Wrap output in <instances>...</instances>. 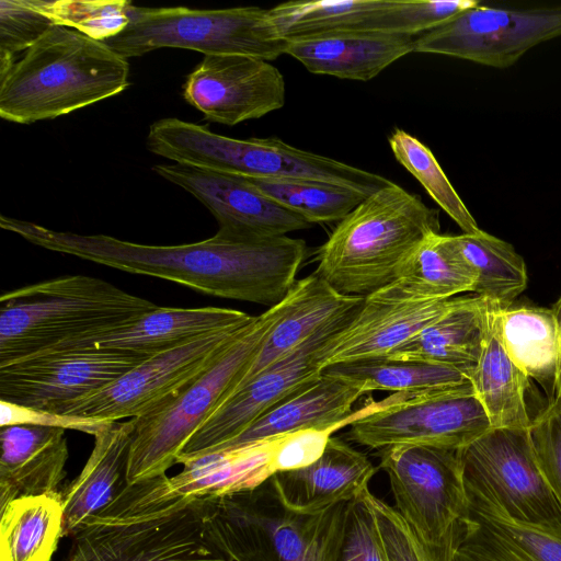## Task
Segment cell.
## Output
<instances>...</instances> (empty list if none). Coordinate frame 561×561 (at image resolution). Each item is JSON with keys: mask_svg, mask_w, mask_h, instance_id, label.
Returning <instances> with one entry per match:
<instances>
[{"mask_svg": "<svg viewBox=\"0 0 561 561\" xmlns=\"http://www.w3.org/2000/svg\"><path fill=\"white\" fill-rule=\"evenodd\" d=\"M0 227L49 251L268 308L286 297L308 255L305 240L287 236L232 238L216 232L194 243L149 245L106 234L57 231L4 215Z\"/></svg>", "mask_w": 561, "mask_h": 561, "instance_id": "obj_1", "label": "cell"}, {"mask_svg": "<svg viewBox=\"0 0 561 561\" xmlns=\"http://www.w3.org/2000/svg\"><path fill=\"white\" fill-rule=\"evenodd\" d=\"M129 64L105 43L53 25L0 78V116L32 124L115 96L129 85Z\"/></svg>", "mask_w": 561, "mask_h": 561, "instance_id": "obj_2", "label": "cell"}, {"mask_svg": "<svg viewBox=\"0 0 561 561\" xmlns=\"http://www.w3.org/2000/svg\"><path fill=\"white\" fill-rule=\"evenodd\" d=\"M440 232L439 213L390 182L340 220L317 253L314 271L343 295L388 285L422 242Z\"/></svg>", "mask_w": 561, "mask_h": 561, "instance_id": "obj_3", "label": "cell"}, {"mask_svg": "<svg viewBox=\"0 0 561 561\" xmlns=\"http://www.w3.org/2000/svg\"><path fill=\"white\" fill-rule=\"evenodd\" d=\"M159 307L101 278L68 275L0 297V367L60 343L107 333Z\"/></svg>", "mask_w": 561, "mask_h": 561, "instance_id": "obj_4", "label": "cell"}, {"mask_svg": "<svg viewBox=\"0 0 561 561\" xmlns=\"http://www.w3.org/2000/svg\"><path fill=\"white\" fill-rule=\"evenodd\" d=\"M348 502L320 513L288 507L272 479L202 503L207 538L228 561H337Z\"/></svg>", "mask_w": 561, "mask_h": 561, "instance_id": "obj_5", "label": "cell"}, {"mask_svg": "<svg viewBox=\"0 0 561 561\" xmlns=\"http://www.w3.org/2000/svg\"><path fill=\"white\" fill-rule=\"evenodd\" d=\"M150 152L203 170L242 178L324 182L365 196L391 181L335 159L272 138L238 139L175 117L154 122L147 136Z\"/></svg>", "mask_w": 561, "mask_h": 561, "instance_id": "obj_6", "label": "cell"}, {"mask_svg": "<svg viewBox=\"0 0 561 561\" xmlns=\"http://www.w3.org/2000/svg\"><path fill=\"white\" fill-rule=\"evenodd\" d=\"M285 298L255 317L216 362L156 410L135 419L128 485L165 474L202 424L230 397L283 314Z\"/></svg>", "mask_w": 561, "mask_h": 561, "instance_id": "obj_7", "label": "cell"}, {"mask_svg": "<svg viewBox=\"0 0 561 561\" xmlns=\"http://www.w3.org/2000/svg\"><path fill=\"white\" fill-rule=\"evenodd\" d=\"M127 14L125 30L103 42L126 59L173 47L205 56L242 55L272 61L287 47L270 20L268 9L259 7L199 10L131 4Z\"/></svg>", "mask_w": 561, "mask_h": 561, "instance_id": "obj_8", "label": "cell"}, {"mask_svg": "<svg viewBox=\"0 0 561 561\" xmlns=\"http://www.w3.org/2000/svg\"><path fill=\"white\" fill-rule=\"evenodd\" d=\"M289 434L214 450L181 460L183 470L128 485L90 525L141 522L188 504L253 489L277 472L276 454ZM82 527V528H83Z\"/></svg>", "mask_w": 561, "mask_h": 561, "instance_id": "obj_9", "label": "cell"}, {"mask_svg": "<svg viewBox=\"0 0 561 561\" xmlns=\"http://www.w3.org/2000/svg\"><path fill=\"white\" fill-rule=\"evenodd\" d=\"M348 425L350 439L378 450L397 445L461 449L492 428L471 381L393 393L355 412Z\"/></svg>", "mask_w": 561, "mask_h": 561, "instance_id": "obj_10", "label": "cell"}, {"mask_svg": "<svg viewBox=\"0 0 561 561\" xmlns=\"http://www.w3.org/2000/svg\"><path fill=\"white\" fill-rule=\"evenodd\" d=\"M459 454L469 500L517 522L561 524V506L539 468L529 430L491 428Z\"/></svg>", "mask_w": 561, "mask_h": 561, "instance_id": "obj_11", "label": "cell"}, {"mask_svg": "<svg viewBox=\"0 0 561 561\" xmlns=\"http://www.w3.org/2000/svg\"><path fill=\"white\" fill-rule=\"evenodd\" d=\"M459 450L428 445L379 450L394 508L430 543H444L468 512Z\"/></svg>", "mask_w": 561, "mask_h": 561, "instance_id": "obj_12", "label": "cell"}, {"mask_svg": "<svg viewBox=\"0 0 561 561\" xmlns=\"http://www.w3.org/2000/svg\"><path fill=\"white\" fill-rule=\"evenodd\" d=\"M362 305L319 329L289 355L232 393L190 438L176 463L220 449L266 411L316 380L322 374L329 348Z\"/></svg>", "mask_w": 561, "mask_h": 561, "instance_id": "obj_13", "label": "cell"}, {"mask_svg": "<svg viewBox=\"0 0 561 561\" xmlns=\"http://www.w3.org/2000/svg\"><path fill=\"white\" fill-rule=\"evenodd\" d=\"M245 328L208 334L153 354L101 389L64 405L59 413L108 421L140 417L206 371Z\"/></svg>", "mask_w": 561, "mask_h": 561, "instance_id": "obj_14", "label": "cell"}, {"mask_svg": "<svg viewBox=\"0 0 561 561\" xmlns=\"http://www.w3.org/2000/svg\"><path fill=\"white\" fill-rule=\"evenodd\" d=\"M561 36V7L504 9L482 4L415 36L413 53L451 56L505 69L533 47Z\"/></svg>", "mask_w": 561, "mask_h": 561, "instance_id": "obj_15", "label": "cell"}, {"mask_svg": "<svg viewBox=\"0 0 561 561\" xmlns=\"http://www.w3.org/2000/svg\"><path fill=\"white\" fill-rule=\"evenodd\" d=\"M202 503L136 523L85 526L72 536L66 561H228L206 536Z\"/></svg>", "mask_w": 561, "mask_h": 561, "instance_id": "obj_16", "label": "cell"}, {"mask_svg": "<svg viewBox=\"0 0 561 561\" xmlns=\"http://www.w3.org/2000/svg\"><path fill=\"white\" fill-rule=\"evenodd\" d=\"M149 356L110 350L35 355L0 367V400L59 410L90 394Z\"/></svg>", "mask_w": 561, "mask_h": 561, "instance_id": "obj_17", "label": "cell"}, {"mask_svg": "<svg viewBox=\"0 0 561 561\" xmlns=\"http://www.w3.org/2000/svg\"><path fill=\"white\" fill-rule=\"evenodd\" d=\"M182 94L205 119L233 126L282 108L286 84L282 72L267 60L210 55L187 76Z\"/></svg>", "mask_w": 561, "mask_h": 561, "instance_id": "obj_18", "label": "cell"}, {"mask_svg": "<svg viewBox=\"0 0 561 561\" xmlns=\"http://www.w3.org/2000/svg\"><path fill=\"white\" fill-rule=\"evenodd\" d=\"M152 170L197 198L216 218L217 233L232 238H272L312 225L283 207L242 176L180 163L157 164Z\"/></svg>", "mask_w": 561, "mask_h": 561, "instance_id": "obj_19", "label": "cell"}, {"mask_svg": "<svg viewBox=\"0 0 561 561\" xmlns=\"http://www.w3.org/2000/svg\"><path fill=\"white\" fill-rule=\"evenodd\" d=\"M254 319L255 317L243 311L229 308L159 306L117 330L67 341L36 355L83 350H110L151 356L208 334L245 328Z\"/></svg>", "mask_w": 561, "mask_h": 561, "instance_id": "obj_20", "label": "cell"}, {"mask_svg": "<svg viewBox=\"0 0 561 561\" xmlns=\"http://www.w3.org/2000/svg\"><path fill=\"white\" fill-rule=\"evenodd\" d=\"M453 298L407 300L381 289L366 296L353 320L329 348L323 368L386 357L436 320Z\"/></svg>", "mask_w": 561, "mask_h": 561, "instance_id": "obj_21", "label": "cell"}, {"mask_svg": "<svg viewBox=\"0 0 561 561\" xmlns=\"http://www.w3.org/2000/svg\"><path fill=\"white\" fill-rule=\"evenodd\" d=\"M453 561H561V524L517 522L468 499Z\"/></svg>", "mask_w": 561, "mask_h": 561, "instance_id": "obj_22", "label": "cell"}, {"mask_svg": "<svg viewBox=\"0 0 561 561\" xmlns=\"http://www.w3.org/2000/svg\"><path fill=\"white\" fill-rule=\"evenodd\" d=\"M376 471L365 454L331 436L316 461L278 471L271 479L288 507L312 514L357 499Z\"/></svg>", "mask_w": 561, "mask_h": 561, "instance_id": "obj_23", "label": "cell"}, {"mask_svg": "<svg viewBox=\"0 0 561 561\" xmlns=\"http://www.w3.org/2000/svg\"><path fill=\"white\" fill-rule=\"evenodd\" d=\"M500 308L478 295L454 297L436 320L386 357L451 366L470 376L481 358Z\"/></svg>", "mask_w": 561, "mask_h": 561, "instance_id": "obj_24", "label": "cell"}, {"mask_svg": "<svg viewBox=\"0 0 561 561\" xmlns=\"http://www.w3.org/2000/svg\"><path fill=\"white\" fill-rule=\"evenodd\" d=\"M413 36L352 31L287 42L285 54L316 75L369 81L413 53Z\"/></svg>", "mask_w": 561, "mask_h": 561, "instance_id": "obj_25", "label": "cell"}, {"mask_svg": "<svg viewBox=\"0 0 561 561\" xmlns=\"http://www.w3.org/2000/svg\"><path fill=\"white\" fill-rule=\"evenodd\" d=\"M364 300L365 297L339 293L314 272L297 279L285 297L283 314L232 393L268 366L289 355L319 329L358 307Z\"/></svg>", "mask_w": 561, "mask_h": 561, "instance_id": "obj_26", "label": "cell"}, {"mask_svg": "<svg viewBox=\"0 0 561 561\" xmlns=\"http://www.w3.org/2000/svg\"><path fill=\"white\" fill-rule=\"evenodd\" d=\"M364 394L366 392L362 386L322 373L262 414L220 449L305 430L335 432L350 424L354 416L352 408Z\"/></svg>", "mask_w": 561, "mask_h": 561, "instance_id": "obj_27", "label": "cell"}, {"mask_svg": "<svg viewBox=\"0 0 561 561\" xmlns=\"http://www.w3.org/2000/svg\"><path fill=\"white\" fill-rule=\"evenodd\" d=\"M134 430L135 419L115 421L94 436L83 469L61 492L64 536L78 533L128 486L127 463Z\"/></svg>", "mask_w": 561, "mask_h": 561, "instance_id": "obj_28", "label": "cell"}, {"mask_svg": "<svg viewBox=\"0 0 561 561\" xmlns=\"http://www.w3.org/2000/svg\"><path fill=\"white\" fill-rule=\"evenodd\" d=\"M496 332L512 362L554 401L559 374V334L551 308L512 305L496 313Z\"/></svg>", "mask_w": 561, "mask_h": 561, "instance_id": "obj_29", "label": "cell"}, {"mask_svg": "<svg viewBox=\"0 0 561 561\" xmlns=\"http://www.w3.org/2000/svg\"><path fill=\"white\" fill-rule=\"evenodd\" d=\"M476 275L450 234L434 233L405 261L396 279L381 288L407 300L449 299L473 293Z\"/></svg>", "mask_w": 561, "mask_h": 561, "instance_id": "obj_30", "label": "cell"}, {"mask_svg": "<svg viewBox=\"0 0 561 561\" xmlns=\"http://www.w3.org/2000/svg\"><path fill=\"white\" fill-rule=\"evenodd\" d=\"M496 313L492 333L469 379L492 428L529 430L535 420L528 400L531 379L504 351L496 332Z\"/></svg>", "mask_w": 561, "mask_h": 561, "instance_id": "obj_31", "label": "cell"}, {"mask_svg": "<svg viewBox=\"0 0 561 561\" xmlns=\"http://www.w3.org/2000/svg\"><path fill=\"white\" fill-rule=\"evenodd\" d=\"M0 513V561L51 560L64 537L61 492L18 496Z\"/></svg>", "mask_w": 561, "mask_h": 561, "instance_id": "obj_32", "label": "cell"}, {"mask_svg": "<svg viewBox=\"0 0 561 561\" xmlns=\"http://www.w3.org/2000/svg\"><path fill=\"white\" fill-rule=\"evenodd\" d=\"M322 373L359 385L365 392L417 394L470 381L469 373L451 366L416 360L369 358L327 366Z\"/></svg>", "mask_w": 561, "mask_h": 561, "instance_id": "obj_33", "label": "cell"}, {"mask_svg": "<svg viewBox=\"0 0 561 561\" xmlns=\"http://www.w3.org/2000/svg\"><path fill=\"white\" fill-rule=\"evenodd\" d=\"M453 238L460 254L474 272L473 293L502 308L514 305L528 283L525 261L514 247L483 230Z\"/></svg>", "mask_w": 561, "mask_h": 561, "instance_id": "obj_34", "label": "cell"}, {"mask_svg": "<svg viewBox=\"0 0 561 561\" xmlns=\"http://www.w3.org/2000/svg\"><path fill=\"white\" fill-rule=\"evenodd\" d=\"M387 1H288L268 9V15L278 36L291 42L330 33L364 31L370 18Z\"/></svg>", "mask_w": 561, "mask_h": 561, "instance_id": "obj_35", "label": "cell"}, {"mask_svg": "<svg viewBox=\"0 0 561 561\" xmlns=\"http://www.w3.org/2000/svg\"><path fill=\"white\" fill-rule=\"evenodd\" d=\"M283 207L311 225L342 220L367 196L340 185L287 179L244 178Z\"/></svg>", "mask_w": 561, "mask_h": 561, "instance_id": "obj_36", "label": "cell"}, {"mask_svg": "<svg viewBox=\"0 0 561 561\" xmlns=\"http://www.w3.org/2000/svg\"><path fill=\"white\" fill-rule=\"evenodd\" d=\"M388 142L396 160L421 183L462 233L481 230L427 146L403 129L393 130Z\"/></svg>", "mask_w": 561, "mask_h": 561, "instance_id": "obj_37", "label": "cell"}, {"mask_svg": "<svg viewBox=\"0 0 561 561\" xmlns=\"http://www.w3.org/2000/svg\"><path fill=\"white\" fill-rule=\"evenodd\" d=\"M68 456L64 435L12 463L0 466V510L21 495L57 492L66 477Z\"/></svg>", "mask_w": 561, "mask_h": 561, "instance_id": "obj_38", "label": "cell"}, {"mask_svg": "<svg viewBox=\"0 0 561 561\" xmlns=\"http://www.w3.org/2000/svg\"><path fill=\"white\" fill-rule=\"evenodd\" d=\"M365 496L374 511L388 561H453L459 525L442 545L425 541L400 513L369 489Z\"/></svg>", "mask_w": 561, "mask_h": 561, "instance_id": "obj_39", "label": "cell"}, {"mask_svg": "<svg viewBox=\"0 0 561 561\" xmlns=\"http://www.w3.org/2000/svg\"><path fill=\"white\" fill-rule=\"evenodd\" d=\"M479 3L477 0H388L364 31L415 37Z\"/></svg>", "mask_w": 561, "mask_h": 561, "instance_id": "obj_40", "label": "cell"}, {"mask_svg": "<svg viewBox=\"0 0 561 561\" xmlns=\"http://www.w3.org/2000/svg\"><path fill=\"white\" fill-rule=\"evenodd\" d=\"M55 25L82 33L99 42L118 35L129 23L127 0H41Z\"/></svg>", "mask_w": 561, "mask_h": 561, "instance_id": "obj_41", "label": "cell"}, {"mask_svg": "<svg viewBox=\"0 0 561 561\" xmlns=\"http://www.w3.org/2000/svg\"><path fill=\"white\" fill-rule=\"evenodd\" d=\"M53 25L41 0H1L0 78L14 65V55L28 49Z\"/></svg>", "mask_w": 561, "mask_h": 561, "instance_id": "obj_42", "label": "cell"}, {"mask_svg": "<svg viewBox=\"0 0 561 561\" xmlns=\"http://www.w3.org/2000/svg\"><path fill=\"white\" fill-rule=\"evenodd\" d=\"M364 492L348 502L337 561H388L374 511Z\"/></svg>", "mask_w": 561, "mask_h": 561, "instance_id": "obj_43", "label": "cell"}, {"mask_svg": "<svg viewBox=\"0 0 561 561\" xmlns=\"http://www.w3.org/2000/svg\"><path fill=\"white\" fill-rule=\"evenodd\" d=\"M529 435L539 468L561 506V402L554 399L535 417Z\"/></svg>", "mask_w": 561, "mask_h": 561, "instance_id": "obj_44", "label": "cell"}, {"mask_svg": "<svg viewBox=\"0 0 561 561\" xmlns=\"http://www.w3.org/2000/svg\"><path fill=\"white\" fill-rule=\"evenodd\" d=\"M115 421L84 417L59 413L50 410L35 409L0 400V427L10 425H37L61 430H73L98 435Z\"/></svg>", "mask_w": 561, "mask_h": 561, "instance_id": "obj_45", "label": "cell"}, {"mask_svg": "<svg viewBox=\"0 0 561 561\" xmlns=\"http://www.w3.org/2000/svg\"><path fill=\"white\" fill-rule=\"evenodd\" d=\"M332 433L330 430L290 433L276 454L277 472L298 469L316 461L323 453Z\"/></svg>", "mask_w": 561, "mask_h": 561, "instance_id": "obj_46", "label": "cell"}, {"mask_svg": "<svg viewBox=\"0 0 561 561\" xmlns=\"http://www.w3.org/2000/svg\"><path fill=\"white\" fill-rule=\"evenodd\" d=\"M551 310L553 311L557 323H558V334H559V374H558V382H557V396L556 399L561 402V295L558 300L553 304Z\"/></svg>", "mask_w": 561, "mask_h": 561, "instance_id": "obj_47", "label": "cell"}]
</instances>
